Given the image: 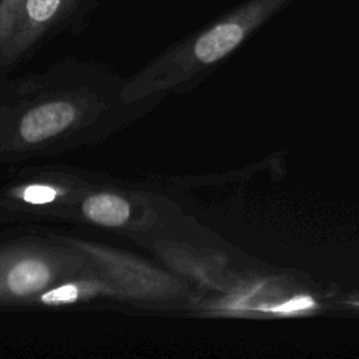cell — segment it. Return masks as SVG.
<instances>
[{
  "label": "cell",
  "instance_id": "1",
  "mask_svg": "<svg viewBox=\"0 0 359 359\" xmlns=\"http://www.w3.org/2000/svg\"><path fill=\"white\" fill-rule=\"evenodd\" d=\"M125 80L48 72L0 81V165L94 146L150 112L165 97L125 100Z\"/></svg>",
  "mask_w": 359,
  "mask_h": 359
},
{
  "label": "cell",
  "instance_id": "2",
  "mask_svg": "<svg viewBox=\"0 0 359 359\" xmlns=\"http://www.w3.org/2000/svg\"><path fill=\"white\" fill-rule=\"evenodd\" d=\"M293 0H248L203 31L174 45L130 79L122 94L126 101H143L191 90L209 69L233 53L255 29Z\"/></svg>",
  "mask_w": 359,
  "mask_h": 359
},
{
  "label": "cell",
  "instance_id": "3",
  "mask_svg": "<svg viewBox=\"0 0 359 359\" xmlns=\"http://www.w3.org/2000/svg\"><path fill=\"white\" fill-rule=\"evenodd\" d=\"M98 264L70 236L25 233L0 241V310H28L57 283Z\"/></svg>",
  "mask_w": 359,
  "mask_h": 359
},
{
  "label": "cell",
  "instance_id": "4",
  "mask_svg": "<svg viewBox=\"0 0 359 359\" xmlns=\"http://www.w3.org/2000/svg\"><path fill=\"white\" fill-rule=\"evenodd\" d=\"M105 178L72 165L21 168L0 181V224L69 222L81 196Z\"/></svg>",
  "mask_w": 359,
  "mask_h": 359
},
{
  "label": "cell",
  "instance_id": "5",
  "mask_svg": "<svg viewBox=\"0 0 359 359\" xmlns=\"http://www.w3.org/2000/svg\"><path fill=\"white\" fill-rule=\"evenodd\" d=\"M163 202L147 191L125 187L119 181L105 178L88 189L69 222L107 229L122 234H146L161 220Z\"/></svg>",
  "mask_w": 359,
  "mask_h": 359
},
{
  "label": "cell",
  "instance_id": "6",
  "mask_svg": "<svg viewBox=\"0 0 359 359\" xmlns=\"http://www.w3.org/2000/svg\"><path fill=\"white\" fill-rule=\"evenodd\" d=\"M72 238L125 290L132 304L165 307L185 302L187 286L167 272L109 247Z\"/></svg>",
  "mask_w": 359,
  "mask_h": 359
},
{
  "label": "cell",
  "instance_id": "7",
  "mask_svg": "<svg viewBox=\"0 0 359 359\" xmlns=\"http://www.w3.org/2000/svg\"><path fill=\"white\" fill-rule=\"evenodd\" d=\"M94 303H130L125 290L100 265L45 290L28 309H74Z\"/></svg>",
  "mask_w": 359,
  "mask_h": 359
},
{
  "label": "cell",
  "instance_id": "8",
  "mask_svg": "<svg viewBox=\"0 0 359 359\" xmlns=\"http://www.w3.org/2000/svg\"><path fill=\"white\" fill-rule=\"evenodd\" d=\"M74 0H27L17 31L0 55V67L10 69L50 28Z\"/></svg>",
  "mask_w": 359,
  "mask_h": 359
},
{
  "label": "cell",
  "instance_id": "9",
  "mask_svg": "<svg viewBox=\"0 0 359 359\" xmlns=\"http://www.w3.org/2000/svg\"><path fill=\"white\" fill-rule=\"evenodd\" d=\"M27 0H0V55L11 42Z\"/></svg>",
  "mask_w": 359,
  "mask_h": 359
}]
</instances>
